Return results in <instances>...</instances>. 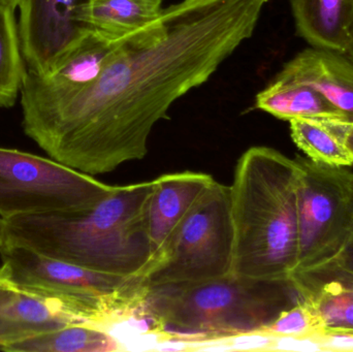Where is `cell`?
Segmentation results:
<instances>
[{
  "label": "cell",
  "instance_id": "8992f818",
  "mask_svg": "<svg viewBox=\"0 0 353 352\" xmlns=\"http://www.w3.org/2000/svg\"><path fill=\"white\" fill-rule=\"evenodd\" d=\"M232 248L230 186L214 181L174 231L147 282H199L230 275Z\"/></svg>",
  "mask_w": 353,
  "mask_h": 352
},
{
  "label": "cell",
  "instance_id": "5b68a950",
  "mask_svg": "<svg viewBox=\"0 0 353 352\" xmlns=\"http://www.w3.org/2000/svg\"><path fill=\"white\" fill-rule=\"evenodd\" d=\"M0 256L2 283L76 300L103 329L136 316L149 289L146 277L97 272L26 248L1 246Z\"/></svg>",
  "mask_w": 353,
  "mask_h": 352
},
{
  "label": "cell",
  "instance_id": "83f0119b",
  "mask_svg": "<svg viewBox=\"0 0 353 352\" xmlns=\"http://www.w3.org/2000/svg\"><path fill=\"white\" fill-rule=\"evenodd\" d=\"M0 282H1V280H0Z\"/></svg>",
  "mask_w": 353,
  "mask_h": 352
},
{
  "label": "cell",
  "instance_id": "277c9868",
  "mask_svg": "<svg viewBox=\"0 0 353 352\" xmlns=\"http://www.w3.org/2000/svg\"><path fill=\"white\" fill-rule=\"evenodd\" d=\"M300 297L290 279L226 275L199 282L149 287L138 314L165 341L210 342L261 333Z\"/></svg>",
  "mask_w": 353,
  "mask_h": 352
},
{
  "label": "cell",
  "instance_id": "6da1fadb",
  "mask_svg": "<svg viewBox=\"0 0 353 352\" xmlns=\"http://www.w3.org/2000/svg\"><path fill=\"white\" fill-rule=\"evenodd\" d=\"M267 2L165 8L161 32L128 41L90 86L25 134L50 158L87 175L142 161L154 126L252 37Z\"/></svg>",
  "mask_w": 353,
  "mask_h": 352
},
{
  "label": "cell",
  "instance_id": "484cf974",
  "mask_svg": "<svg viewBox=\"0 0 353 352\" xmlns=\"http://www.w3.org/2000/svg\"><path fill=\"white\" fill-rule=\"evenodd\" d=\"M0 1L4 2V3L12 6V8H18L19 2H20V0H0Z\"/></svg>",
  "mask_w": 353,
  "mask_h": 352
},
{
  "label": "cell",
  "instance_id": "d6986e66",
  "mask_svg": "<svg viewBox=\"0 0 353 352\" xmlns=\"http://www.w3.org/2000/svg\"><path fill=\"white\" fill-rule=\"evenodd\" d=\"M292 141L307 158L332 167H352V157L341 141L319 120H290Z\"/></svg>",
  "mask_w": 353,
  "mask_h": 352
},
{
  "label": "cell",
  "instance_id": "d4e9b609",
  "mask_svg": "<svg viewBox=\"0 0 353 352\" xmlns=\"http://www.w3.org/2000/svg\"><path fill=\"white\" fill-rule=\"evenodd\" d=\"M346 55L350 58V59L353 61V31L352 34V39H350V47H348L347 52H346Z\"/></svg>",
  "mask_w": 353,
  "mask_h": 352
},
{
  "label": "cell",
  "instance_id": "4316f807",
  "mask_svg": "<svg viewBox=\"0 0 353 352\" xmlns=\"http://www.w3.org/2000/svg\"><path fill=\"white\" fill-rule=\"evenodd\" d=\"M2 246V237H1V229H0V248Z\"/></svg>",
  "mask_w": 353,
  "mask_h": 352
},
{
  "label": "cell",
  "instance_id": "30bf717a",
  "mask_svg": "<svg viewBox=\"0 0 353 352\" xmlns=\"http://www.w3.org/2000/svg\"><path fill=\"white\" fill-rule=\"evenodd\" d=\"M86 0H20L19 35L27 70L47 72L88 27L79 22V8Z\"/></svg>",
  "mask_w": 353,
  "mask_h": 352
},
{
  "label": "cell",
  "instance_id": "8fae6325",
  "mask_svg": "<svg viewBox=\"0 0 353 352\" xmlns=\"http://www.w3.org/2000/svg\"><path fill=\"white\" fill-rule=\"evenodd\" d=\"M290 279L316 320L317 335L353 334L352 273L330 262Z\"/></svg>",
  "mask_w": 353,
  "mask_h": 352
},
{
  "label": "cell",
  "instance_id": "9c48e42d",
  "mask_svg": "<svg viewBox=\"0 0 353 352\" xmlns=\"http://www.w3.org/2000/svg\"><path fill=\"white\" fill-rule=\"evenodd\" d=\"M126 43L112 41L87 28L47 72L39 74L27 70L20 92L24 132L59 111L90 86Z\"/></svg>",
  "mask_w": 353,
  "mask_h": 352
},
{
  "label": "cell",
  "instance_id": "ba28073f",
  "mask_svg": "<svg viewBox=\"0 0 353 352\" xmlns=\"http://www.w3.org/2000/svg\"><path fill=\"white\" fill-rule=\"evenodd\" d=\"M113 187L54 159L0 147V218L89 208Z\"/></svg>",
  "mask_w": 353,
  "mask_h": 352
},
{
  "label": "cell",
  "instance_id": "7402d4cb",
  "mask_svg": "<svg viewBox=\"0 0 353 352\" xmlns=\"http://www.w3.org/2000/svg\"><path fill=\"white\" fill-rule=\"evenodd\" d=\"M30 335H33L32 333L22 324L10 322L0 316V349L12 341L25 338Z\"/></svg>",
  "mask_w": 353,
  "mask_h": 352
},
{
  "label": "cell",
  "instance_id": "603a6c76",
  "mask_svg": "<svg viewBox=\"0 0 353 352\" xmlns=\"http://www.w3.org/2000/svg\"><path fill=\"white\" fill-rule=\"evenodd\" d=\"M332 262L353 274V233L341 251L332 260Z\"/></svg>",
  "mask_w": 353,
  "mask_h": 352
},
{
  "label": "cell",
  "instance_id": "52a82bcc",
  "mask_svg": "<svg viewBox=\"0 0 353 352\" xmlns=\"http://www.w3.org/2000/svg\"><path fill=\"white\" fill-rule=\"evenodd\" d=\"M294 159L300 176L298 260L292 274L332 262L353 233V172L302 156Z\"/></svg>",
  "mask_w": 353,
  "mask_h": 352
},
{
  "label": "cell",
  "instance_id": "7c38bea8",
  "mask_svg": "<svg viewBox=\"0 0 353 352\" xmlns=\"http://www.w3.org/2000/svg\"><path fill=\"white\" fill-rule=\"evenodd\" d=\"M214 181L211 175L190 171L167 174L153 180L147 206V229L155 267L176 227Z\"/></svg>",
  "mask_w": 353,
  "mask_h": 352
},
{
  "label": "cell",
  "instance_id": "4fadbf2b",
  "mask_svg": "<svg viewBox=\"0 0 353 352\" xmlns=\"http://www.w3.org/2000/svg\"><path fill=\"white\" fill-rule=\"evenodd\" d=\"M275 78L312 87L353 120V61L346 54L308 48L286 62Z\"/></svg>",
  "mask_w": 353,
  "mask_h": 352
},
{
  "label": "cell",
  "instance_id": "cb8c5ba5",
  "mask_svg": "<svg viewBox=\"0 0 353 352\" xmlns=\"http://www.w3.org/2000/svg\"><path fill=\"white\" fill-rule=\"evenodd\" d=\"M214 1V0H184L178 4H174L176 8L180 10H186V8H195V6H201V4L208 3V2Z\"/></svg>",
  "mask_w": 353,
  "mask_h": 352
},
{
  "label": "cell",
  "instance_id": "ac0fdd59",
  "mask_svg": "<svg viewBox=\"0 0 353 352\" xmlns=\"http://www.w3.org/2000/svg\"><path fill=\"white\" fill-rule=\"evenodd\" d=\"M14 10L0 1V107L14 105L27 70Z\"/></svg>",
  "mask_w": 353,
  "mask_h": 352
},
{
  "label": "cell",
  "instance_id": "5bb4252c",
  "mask_svg": "<svg viewBox=\"0 0 353 352\" xmlns=\"http://www.w3.org/2000/svg\"><path fill=\"white\" fill-rule=\"evenodd\" d=\"M163 0H86L79 22L116 41L153 37L165 28Z\"/></svg>",
  "mask_w": 353,
  "mask_h": 352
},
{
  "label": "cell",
  "instance_id": "ffe728a7",
  "mask_svg": "<svg viewBox=\"0 0 353 352\" xmlns=\"http://www.w3.org/2000/svg\"><path fill=\"white\" fill-rule=\"evenodd\" d=\"M319 334V327L310 308L302 300L282 312L261 335L274 338H311Z\"/></svg>",
  "mask_w": 353,
  "mask_h": 352
},
{
  "label": "cell",
  "instance_id": "e0dca14e",
  "mask_svg": "<svg viewBox=\"0 0 353 352\" xmlns=\"http://www.w3.org/2000/svg\"><path fill=\"white\" fill-rule=\"evenodd\" d=\"M121 344L105 329L89 324H70L12 341L6 352H111Z\"/></svg>",
  "mask_w": 353,
  "mask_h": 352
},
{
  "label": "cell",
  "instance_id": "2e32d148",
  "mask_svg": "<svg viewBox=\"0 0 353 352\" xmlns=\"http://www.w3.org/2000/svg\"><path fill=\"white\" fill-rule=\"evenodd\" d=\"M257 109L278 119H346L323 94L312 87L274 79L256 95Z\"/></svg>",
  "mask_w": 353,
  "mask_h": 352
},
{
  "label": "cell",
  "instance_id": "7a4b0ae2",
  "mask_svg": "<svg viewBox=\"0 0 353 352\" xmlns=\"http://www.w3.org/2000/svg\"><path fill=\"white\" fill-rule=\"evenodd\" d=\"M152 181L114 186L89 208L0 218L2 246L117 276L148 277L155 267L147 229Z\"/></svg>",
  "mask_w": 353,
  "mask_h": 352
},
{
  "label": "cell",
  "instance_id": "9a60e30c",
  "mask_svg": "<svg viewBox=\"0 0 353 352\" xmlns=\"http://www.w3.org/2000/svg\"><path fill=\"white\" fill-rule=\"evenodd\" d=\"M299 37L311 47L346 54L353 31V0H290Z\"/></svg>",
  "mask_w": 353,
  "mask_h": 352
},
{
  "label": "cell",
  "instance_id": "44dd1931",
  "mask_svg": "<svg viewBox=\"0 0 353 352\" xmlns=\"http://www.w3.org/2000/svg\"><path fill=\"white\" fill-rule=\"evenodd\" d=\"M327 126L345 147L352 157L353 167V120H319Z\"/></svg>",
  "mask_w": 353,
  "mask_h": 352
},
{
  "label": "cell",
  "instance_id": "3957f363",
  "mask_svg": "<svg viewBox=\"0 0 353 352\" xmlns=\"http://www.w3.org/2000/svg\"><path fill=\"white\" fill-rule=\"evenodd\" d=\"M299 176L298 161L275 149L251 147L243 153L230 186V275L290 279L298 260Z\"/></svg>",
  "mask_w": 353,
  "mask_h": 352
}]
</instances>
